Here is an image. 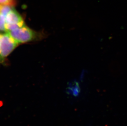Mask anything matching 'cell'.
<instances>
[{"label":"cell","mask_w":127,"mask_h":126,"mask_svg":"<svg viewBox=\"0 0 127 126\" xmlns=\"http://www.w3.org/2000/svg\"><path fill=\"white\" fill-rule=\"evenodd\" d=\"M18 43L7 32L1 35L0 61H2L17 47Z\"/></svg>","instance_id":"2"},{"label":"cell","mask_w":127,"mask_h":126,"mask_svg":"<svg viewBox=\"0 0 127 126\" xmlns=\"http://www.w3.org/2000/svg\"><path fill=\"white\" fill-rule=\"evenodd\" d=\"M0 31L6 32L5 18L0 13Z\"/></svg>","instance_id":"4"},{"label":"cell","mask_w":127,"mask_h":126,"mask_svg":"<svg viewBox=\"0 0 127 126\" xmlns=\"http://www.w3.org/2000/svg\"><path fill=\"white\" fill-rule=\"evenodd\" d=\"M4 18L6 32L15 30L25 24L22 16L13 7Z\"/></svg>","instance_id":"3"},{"label":"cell","mask_w":127,"mask_h":126,"mask_svg":"<svg viewBox=\"0 0 127 126\" xmlns=\"http://www.w3.org/2000/svg\"><path fill=\"white\" fill-rule=\"evenodd\" d=\"M0 45H1V35H0Z\"/></svg>","instance_id":"6"},{"label":"cell","mask_w":127,"mask_h":126,"mask_svg":"<svg viewBox=\"0 0 127 126\" xmlns=\"http://www.w3.org/2000/svg\"><path fill=\"white\" fill-rule=\"evenodd\" d=\"M18 43L30 42L35 39V33L25 24L15 30L7 32Z\"/></svg>","instance_id":"1"},{"label":"cell","mask_w":127,"mask_h":126,"mask_svg":"<svg viewBox=\"0 0 127 126\" xmlns=\"http://www.w3.org/2000/svg\"><path fill=\"white\" fill-rule=\"evenodd\" d=\"M12 0H0V7L5 5H10Z\"/></svg>","instance_id":"5"}]
</instances>
